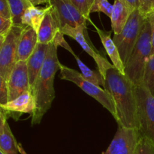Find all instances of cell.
Wrapping results in <instances>:
<instances>
[{"label":"cell","mask_w":154,"mask_h":154,"mask_svg":"<svg viewBox=\"0 0 154 154\" xmlns=\"http://www.w3.org/2000/svg\"><path fill=\"white\" fill-rule=\"evenodd\" d=\"M104 90L112 98L116 110L115 120L119 126L138 128L135 85L114 66L107 69Z\"/></svg>","instance_id":"6da1fadb"},{"label":"cell","mask_w":154,"mask_h":154,"mask_svg":"<svg viewBox=\"0 0 154 154\" xmlns=\"http://www.w3.org/2000/svg\"><path fill=\"white\" fill-rule=\"evenodd\" d=\"M57 48L58 45L54 42L50 44L45 63L31 90L36 104L35 110L32 115V126L41 123L55 99L54 78L60 66Z\"/></svg>","instance_id":"7a4b0ae2"},{"label":"cell","mask_w":154,"mask_h":154,"mask_svg":"<svg viewBox=\"0 0 154 154\" xmlns=\"http://www.w3.org/2000/svg\"><path fill=\"white\" fill-rule=\"evenodd\" d=\"M152 55L151 29L147 18L144 22L141 35L125 65V75L135 86L144 83L146 65Z\"/></svg>","instance_id":"3957f363"},{"label":"cell","mask_w":154,"mask_h":154,"mask_svg":"<svg viewBox=\"0 0 154 154\" xmlns=\"http://www.w3.org/2000/svg\"><path fill=\"white\" fill-rule=\"evenodd\" d=\"M138 132L154 144V96L143 83L135 86Z\"/></svg>","instance_id":"277c9868"},{"label":"cell","mask_w":154,"mask_h":154,"mask_svg":"<svg viewBox=\"0 0 154 154\" xmlns=\"http://www.w3.org/2000/svg\"><path fill=\"white\" fill-rule=\"evenodd\" d=\"M146 19L147 18L140 13L138 9H136L130 15L121 32L118 35H114L113 40L118 48L124 66L127 63L139 38Z\"/></svg>","instance_id":"5b68a950"},{"label":"cell","mask_w":154,"mask_h":154,"mask_svg":"<svg viewBox=\"0 0 154 154\" xmlns=\"http://www.w3.org/2000/svg\"><path fill=\"white\" fill-rule=\"evenodd\" d=\"M60 78L62 80L71 81L76 84L83 91L96 99L104 108H106L115 120L116 110L114 102H113L112 98L106 90L101 88L99 86L87 81L78 71L63 66L61 63L60 66Z\"/></svg>","instance_id":"8992f818"},{"label":"cell","mask_w":154,"mask_h":154,"mask_svg":"<svg viewBox=\"0 0 154 154\" xmlns=\"http://www.w3.org/2000/svg\"><path fill=\"white\" fill-rule=\"evenodd\" d=\"M25 27L13 26L4 42L0 44V77L6 81L17 63L18 44Z\"/></svg>","instance_id":"52a82bcc"},{"label":"cell","mask_w":154,"mask_h":154,"mask_svg":"<svg viewBox=\"0 0 154 154\" xmlns=\"http://www.w3.org/2000/svg\"><path fill=\"white\" fill-rule=\"evenodd\" d=\"M61 32L75 39L81 45L83 50L95 60L97 65L98 70L105 78L107 69L113 65L111 64L105 57H102L92 45L87 36V26L72 27L70 26H65L61 29Z\"/></svg>","instance_id":"ba28073f"},{"label":"cell","mask_w":154,"mask_h":154,"mask_svg":"<svg viewBox=\"0 0 154 154\" xmlns=\"http://www.w3.org/2000/svg\"><path fill=\"white\" fill-rule=\"evenodd\" d=\"M141 139L138 129L119 126L112 141L103 154H135Z\"/></svg>","instance_id":"9c48e42d"},{"label":"cell","mask_w":154,"mask_h":154,"mask_svg":"<svg viewBox=\"0 0 154 154\" xmlns=\"http://www.w3.org/2000/svg\"><path fill=\"white\" fill-rule=\"evenodd\" d=\"M61 27L87 26V20L72 3V0H50Z\"/></svg>","instance_id":"30bf717a"},{"label":"cell","mask_w":154,"mask_h":154,"mask_svg":"<svg viewBox=\"0 0 154 154\" xmlns=\"http://www.w3.org/2000/svg\"><path fill=\"white\" fill-rule=\"evenodd\" d=\"M7 83L9 101L16 99L26 92L30 91L27 61H18L16 63Z\"/></svg>","instance_id":"8fae6325"},{"label":"cell","mask_w":154,"mask_h":154,"mask_svg":"<svg viewBox=\"0 0 154 154\" xmlns=\"http://www.w3.org/2000/svg\"><path fill=\"white\" fill-rule=\"evenodd\" d=\"M35 97L31 91L23 93L16 99L9 101L5 105H0V108L8 117L18 120L23 114H29L31 116L35 110Z\"/></svg>","instance_id":"7c38bea8"},{"label":"cell","mask_w":154,"mask_h":154,"mask_svg":"<svg viewBox=\"0 0 154 154\" xmlns=\"http://www.w3.org/2000/svg\"><path fill=\"white\" fill-rule=\"evenodd\" d=\"M61 29L60 21L51 5V8L47 12L38 32V43L45 45L53 43L57 35L61 32Z\"/></svg>","instance_id":"4fadbf2b"},{"label":"cell","mask_w":154,"mask_h":154,"mask_svg":"<svg viewBox=\"0 0 154 154\" xmlns=\"http://www.w3.org/2000/svg\"><path fill=\"white\" fill-rule=\"evenodd\" d=\"M49 47L50 45L38 43L33 54L27 60V68H28L30 91L34 87L36 79H37L41 70L43 68Z\"/></svg>","instance_id":"5bb4252c"},{"label":"cell","mask_w":154,"mask_h":154,"mask_svg":"<svg viewBox=\"0 0 154 154\" xmlns=\"http://www.w3.org/2000/svg\"><path fill=\"white\" fill-rule=\"evenodd\" d=\"M18 144L11 132L8 117L1 109L0 113V152L3 154H19Z\"/></svg>","instance_id":"9a60e30c"},{"label":"cell","mask_w":154,"mask_h":154,"mask_svg":"<svg viewBox=\"0 0 154 154\" xmlns=\"http://www.w3.org/2000/svg\"><path fill=\"white\" fill-rule=\"evenodd\" d=\"M38 43L37 32L29 26H26L18 44L17 62L27 61L34 52Z\"/></svg>","instance_id":"2e32d148"},{"label":"cell","mask_w":154,"mask_h":154,"mask_svg":"<svg viewBox=\"0 0 154 154\" xmlns=\"http://www.w3.org/2000/svg\"><path fill=\"white\" fill-rule=\"evenodd\" d=\"M134 11L124 0H114L111 16V29L114 35L121 32L129 17Z\"/></svg>","instance_id":"e0dca14e"},{"label":"cell","mask_w":154,"mask_h":154,"mask_svg":"<svg viewBox=\"0 0 154 154\" xmlns=\"http://www.w3.org/2000/svg\"><path fill=\"white\" fill-rule=\"evenodd\" d=\"M90 21L92 23L91 20ZM92 24L96 29V31L97 32L98 35L100 38L104 48L105 49L108 57H110L111 62H112V65L117 70L120 71L122 74L125 75V66L123 64V61H122L121 57H120L118 48H117V45L114 43V40L111 38V32H105L102 29L98 28L93 23H92Z\"/></svg>","instance_id":"ac0fdd59"},{"label":"cell","mask_w":154,"mask_h":154,"mask_svg":"<svg viewBox=\"0 0 154 154\" xmlns=\"http://www.w3.org/2000/svg\"><path fill=\"white\" fill-rule=\"evenodd\" d=\"M50 8L51 5L49 4L44 8H38L37 6L28 8L22 17V24L25 26L31 27L38 33L41 24Z\"/></svg>","instance_id":"d6986e66"},{"label":"cell","mask_w":154,"mask_h":154,"mask_svg":"<svg viewBox=\"0 0 154 154\" xmlns=\"http://www.w3.org/2000/svg\"><path fill=\"white\" fill-rule=\"evenodd\" d=\"M66 50L69 51V53H71V54L75 57V60H76L77 63L78 65V67L81 70V74L85 79L96 84V85L102 86L104 87V86H105V78L102 76V75L99 72V70L94 71L90 69L85 63H83L82 60L80 59V57L75 54V53L74 52L72 48L69 46V45H68L67 48H66Z\"/></svg>","instance_id":"ffe728a7"},{"label":"cell","mask_w":154,"mask_h":154,"mask_svg":"<svg viewBox=\"0 0 154 154\" xmlns=\"http://www.w3.org/2000/svg\"><path fill=\"white\" fill-rule=\"evenodd\" d=\"M8 2L14 26H23L22 24L23 15L28 8L32 5L28 0H8Z\"/></svg>","instance_id":"44dd1931"},{"label":"cell","mask_w":154,"mask_h":154,"mask_svg":"<svg viewBox=\"0 0 154 154\" xmlns=\"http://www.w3.org/2000/svg\"><path fill=\"white\" fill-rule=\"evenodd\" d=\"M144 84L154 96V54L149 59L144 75Z\"/></svg>","instance_id":"7402d4cb"},{"label":"cell","mask_w":154,"mask_h":154,"mask_svg":"<svg viewBox=\"0 0 154 154\" xmlns=\"http://www.w3.org/2000/svg\"><path fill=\"white\" fill-rule=\"evenodd\" d=\"M113 11V5L108 0H93L90 8V14L93 12H102L108 17H111Z\"/></svg>","instance_id":"603a6c76"},{"label":"cell","mask_w":154,"mask_h":154,"mask_svg":"<svg viewBox=\"0 0 154 154\" xmlns=\"http://www.w3.org/2000/svg\"><path fill=\"white\" fill-rule=\"evenodd\" d=\"M135 154H154V144L147 138L141 137Z\"/></svg>","instance_id":"cb8c5ba5"},{"label":"cell","mask_w":154,"mask_h":154,"mask_svg":"<svg viewBox=\"0 0 154 154\" xmlns=\"http://www.w3.org/2000/svg\"><path fill=\"white\" fill-rule=\"evenodd\" d=\"M138 11L140 13L147 18L154 11V0H139Z\"/></svg>","instance_id":"d4e9b609"},{"label":"cell","mask_w":154,"mask_h":154,"mask_svg":"<svg viewBox=\"0 0 154 154\" xmlns=\"http://www.w3.org/2000/svg\"><path fill=\"white\" fill-rule=\"evenodd\" d=\"M72 3L79 11L84 15V17L90 21V8L88 5V0H72Z\"/></svg>","instance_id":"484cf974"},{"label":"cell","mask_w":154,"mask_h":154,"mask_svg":"<svg viewBox=\"0 0 154 154\" xmlns=\"http://www.w3.org/2000/svg\"><path fill=\"white\" fill-rule=\"evenodd\" d=\"M9 101V91L7 81L0 77V105H5Z\"/></svg>","instance_id":"4316f807"},{"label":"cell","mask_w":154,"mask_h":154,"mask_svg":"<svg viewBox=\"0 0 154 154\" xmlns=\"http://www.w3.org/2000/svg\"><path fill=\"white\" fill-rule=\"evenodd\" d=\"M13 26L11 19H6L0 17V36L5 38Z\"/></svg>","instance_id":"83f0119b"},{"label":"cell","mask_w":154,"mask_h":154,"mask_svg":"<svg viewBox=\"0 0 154 154\" xmlns=\"http://www.w3.org/2000/svg\"><path fill=\"white\" fill-rule=\"evenodd\" d=\"M0 17L6 19H11V14L8 0H0Z\"/></svg>","instance_id":"f1b7e54d"},{"label":"cell","mask_w":154,"mask_h":154,"mask_svg":"<svg viewBox=\"0 0 154 154\" xmlns=\"http://www.w3.org/2000/svg\"><path fill=\"white\" fill-rule=\"evenodd\" d=\"M149 23L150 25V29H151V39H152V55L154 54V11L150 14L147 17Z\"/></svg>","instance_id":"f546056e"},{"label":"cell","mask_w":154,"mask_h":154,"mask_svg":"<svg viewBox=\"0 0 154 154\" xmlns=\"http://www.w3.org/2000/svg\"><path fill=\"white\" fill-rule=\"evenodd\" d=\"M124 1L133 11L136 10L139 7V0H124Z\"/></svg>","instance_id":"4dcf8cb0"},{"label":"cell","mask_w":154,"mask_h":154,"mask_svg":"<svg viewBox=\"0 0 154 154\" xmlns=\"http://www.w3.org/2000/svg\"><path fill=\"white\" fill-rule=\"evenodd\" d=\"M32 6H38L42 4H49L50 0H28Z\"/></svg>","instance_id":"1f68e13d"},{"label":"cell","mask_w":154,"mask_h":154,"mask_svg":"<svg viewBox=\"0 0 154 154\" xmlns=\"http://www.w3.org/2000/svg\"><path fill=\"white\" fill-rule=\"evenodd\" d=\"M18 149H19V152L20 154H28L26 152V150H24V148L23 147L22 144H20V143L18 144Z\"/></svg>","instance_id":"d6a6232c"},{"label":"cell","mask_w":154,"mask_h":154,"mask_svg":"<svg viewBox=\"0 0 154 154\" xmlns=\"http://www.w3.org/2000/svg\"><path fill=\"white\" fill-rule=\"evenodd\" d=\"M93 0H88V5H89V8H90V6H91L92 3H93Z\"/></svg>","instance_id":"836d02e7"},{"label":"cell","mask_w":154,"mask_h":154,"mask_svg":"<svg viewBox=\"0 0 154 154\" xmlns=\"http://www.w3.org/2000/svg\"><path fill=\"white\" fill-rule=\"evenodd\" d=\"M0 154H3L2 153H1V152H0Z\"/></svg>","instance_id":"e575fe53"}]
</instances>
